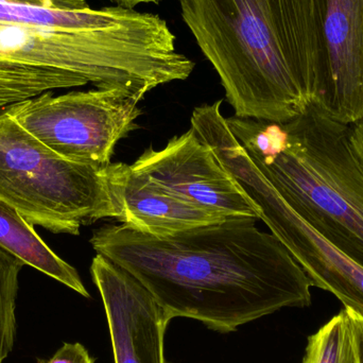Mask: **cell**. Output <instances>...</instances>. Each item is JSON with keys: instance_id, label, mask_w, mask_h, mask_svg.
<instances>
[{"instance_id": "1", "label": "cell", "mask_w": 363, "mask_h": 363, "mask_svg": "<svg viewBox=\"0 0 363 363\" xmlns=\"http://www.w3.org/2000/svg\"><path fill=\"white\" fill-rule=\"evenodd\" d=\"M230 217L165 237L125 224L98 228L93 249L133 275L172 319L228 334L283 308L311 305V284L283 243Z\"/></svg>"}, {"instance_id": "2", "label": "cell", "mask_w": 363, "mask_h": 363, "mask_svg": "<svg viewBox=\"0 0 363 363\" xmlns=\"http://www.w3.org/2000/svg\"><path fill=\"white\" fill-rule=\"evenodd\" d=\"M194 67L159 15L0 0V108L86 84L142 101Z\"/></svg>"}, {"instance_id": "3", "label": "cell", "mask_w": 363, "mask_h": 363, "mask_svg": "<svg viewBox=\"0 0 363 363\" xmlns=\"http://www.w3.org/2000/svg\"><path fill=\"white\" fill-rule=\"evenodd\" d=\"M235 116L284 123L315 97L313 0H179Z\"/></svg>"}, {"instance_id": "4", "label": "cell", "mask_w": 363, "mask_h": 363, "mask_svg": "<svg viewBox=\"0 0 363 363\" xmlns=\"http://www.w3.org/2000/svg\"><path fill=\"white\" fill-rule=\"evenodd\" d=\"M239 144L288 204L363 267V167L350 125L315 104L287 123L226 118Z\"/></svg>"}, {"instance_id": "5", "label": "cell", "mask_w": 363, "mask_h": 363, "mask_svg": "<svg viewBox=\"0 0 363 363\" xmlns=\"http://www.w3.org/2000/svg\"><path fill=\"white\" fill-rule=\"evenodd\" d=\"M108 167L64 159L0 108V201L31 225L78 236L98 220L118 221Z\"/></svg>"}, {"instance_id": "6", "label": "cell", "mask_w": 363, "mask_h": 363, "mask_svg": "<svg viewBox=\"0 0 363 363\" xmlns=\"http://www.w3.org/2000/svg\"><path fill=\"white\" fill-rule=\"evenodd\" d=\"M140 100L118 89L47 91L4 108L6 112L68 161L91 167L111 164L119 140L138 129Z\"/></svg>"}, {"instance_id": "7", "label": "cell", "mask_w": 363, "mask_h": 363, "mask_svg": "<svg viewBox=\"0 0 363 363\" xmlns=\"http://www.w3.org/2000/svg\"><path fill=\"white\" fill-rule=\"evenodd\" d=\"M317 21L315 104L339 123L363 117V0H313Z\"/></svg>"}, {"instance_id": "8", "label": "cell", "mask_w": 363, "mask_h": 363, "mask_svg": "<svg viewBox=\"0 0 363 363\" xmlns=\"http://www.w3.org/2000/svg\"><path fill=\"white\" fill-rule=\"evenodd\" d=\"M132 166L203 208L225 217L259 219L257 207L191 128L162 150L147 149Z\"/></svg>"}, {"instance_id": "9", "label": "cell", "mask_w": 363, "mask_h": 363, "mask_svg": "<svg viewBox=\"0 0 363 363\" xmlns=\"http://www.w3.org/2000/svg\"><path fill=\"white\" fill-rule=\"evenodd\" d=\"M91 274L104 303L114 363H169L165 335L172 319L152 294L101 254L94 257Z\"/></svg>"}, {"instance_id": "10", "label": "cell", "mask_w": 363, "mask_h": 363, "mask_svg": "<svg viewBox=\"0 0 363 363\" xmlns=\"http://www.w3.org/2000/svg\"><path fill=\"white\" fill-rule=\"evenodd\" d=\"M260 220L283 243L313 287L336 296L363 317V267L345 255L301 217L274 187L258 196Z\"/></svg>"}, {"instance_id": "11", "label": "cell", "mask_w": 363, "mask_h": 363, "mask_svg": "<svg viewBox=\"0 0 363 363\" xmlns=\"http://www.w3.org/2000/svg\"><path fill=\"white\" fill-rule=\"evenodd\" d=\"M108 172L118 221L143 234L169 236L230 218L188 202L132 165L111 163Z\"/></svg>"}, {"instance_id": "12", "label": "cell", "mask_w": 363, "mask_h": 363, "mask_svg": "<svg viewBox=\"0 0 363 363\" xmlns=\"http://www.w3.org/2000/svg\"><path fill=\"white\" fill-rule=\"evenodd\" d=\"M0 249L84 298L89 291L78 271L57 255L16 209L0 201Z\"/></svg>"}, {"instance_id": "13", "label": "cell", "mask_w": 363, "mask_h": 363, "mask_svg": "<svg viewBox=\"0 0 363 363\" xmlns=\"http://www.w3.org/2000/svg\"><path fill=\"white\" fill-rule=\"evenodd\" d=\"M302 363H357L353 325L347 309L309 337Z\"/></svg>"}, {"instance_id": "14", "label": "cell", "mask_w": 363, "mask_h": 363, "mask_svg": "<svg viewBox=\"0 0 363 363\" xmlns=\"http://www.w3.org/2000/svg\"><path fill=\"white\" fill-rule=\"evenodd\" d=\"M23 262L0 249V363L14 347L16 336V298Z\"/></svg>"}, {"instance_id": "15", "label": "cell", "mask_w": 363, "mask_h": 363, "mask_svg": "<svg viewBox=\"0 0 363 363\" xmlns=\"http://www.w3.org/2000/svg\"><path fill=\"white\" fill-rule=\"evenodd\" d=\"M95 358L80 343H64L63 347L49 360L38 359V363H95Z\"/></svg>"}, {"instance_id": "16", "label": "cell", "mask_w": 363, "mask_h": 363, "mask_svg": "<svg viewBox=\"0 0 363 363\" xmlns=\"http://www.w3.org/2000/svg\"><path fill=\"white\" fill-rule=\"evenodd\" d=\"M347 311L351 318L352 325H353L357 363H363V317L350 309H347Z\"/></svg>"}, {"instance_id": "17", "label": "cell", "mask_w": 363, "mask_h": 363, "mask_svg": "<svg viewBox=\"0 0 363 363\" xmlns=\"http://www.w3.org/2000/svg\"><path fill=\"white\" fill-rule=\"evenodd\" d=\"M350 140L352 148L363 167V117L353 125H350Z\"/></svg>"}, {"instance_id": "18", "label": "cell", "mask_w": 363, "mask_h": 363, "mask_svg": "<svg viewBox=\"0 0 363 363\" xmlns=\"http://www.w3.org/2000/svg\"><path fill=\"white\" fill-rule=\"evenodd\" d=\"M23 1L33 2V4H48L55 6H72L85 4V0H23Z\"/></svg>"}, {"instance_id": "19", "label": "cell", "mask_w": 363, "mask_h": 363, "mask_svg": "<svg viewBox=\"0 0 363 363\" xmlns=\"http://www.w3.org/2000/svg\"><path fill=\"white\" fill-rule=\"evenodd\" d=\"M111 1L123 8L134 9L140 4H159L161 0H111Z\"/></svg>"}]
</instances>
